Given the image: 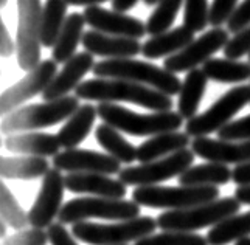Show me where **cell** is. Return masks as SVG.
<instances>
[{
    "instance_id": "obj_1",
    "label": "cell",
    "mask_w": 250,
    "mask_h": 245,
    "mask_svg": "<svg viewBox=\"0 0 250 245\" xmlns=\"http://www.w3.org/2000/svg\"><path fill=\"white\" fill-rule=\"evenodd\" d=\"M80 100L98 102H131L149 109L152 112H167L172 109L169 95L139 82L126 80H110V78H93L81 82L75 90Z\"/></svg>"
},
{
    "instance_id": "obj_2",
    "label": "cell",
    "mask_w": 250,
    "mask_h": 245,
    "mask_svg": "<svg viewBox=\"0 0 250 245\" xmlns=\"http://www.w3.org/2000/svg\"><path fill=\"white\" fill-rule=\"evenodd\" d=\"M97 110L103 122L134 137H154L163 132H174L184 124L182 115L172 110L137 113L114 102H100Z\"/></svg>"
},
{
    "instance_id": "obj_3",
    "label": "cell",
    "mask_w": 250,
    "mask_h": 245,
    "mask_svg": "<svg viewBox=\"0 0 250 245\" xmlns=\"http://www.w3.org/2000/svg\"><path fill=\"white\" fill-rule=\"evenodd\" d=\"M92 72L97 78L139 82L169 96L179 95L180 89H182V82L174 73L151 62H143V61H137L132 58L100 61L95 64Z\"/></svg>"
},
{
    "instance_id": "obj_4",
    "label": "cell",
    "mask_w": 250,
    "mask_h": 245,
    "mask_svg": "<svg viewBox=\"0 0 250 245\" xmlns=\"http://www.w3.org/2000/svg\"><path fill=\"white\" fill-rule=\"evenodd\" d=\"M80 107L78 96L67 95L55 101H44L39 104H28L13 110L2 118L0 130L3 135L21 132H31L67 121Z\"/></svg>"
},
{
    "instance_id": "obj_5",
    "label": "cell",
    "mask_w": 250,
    "mask_h": 245,
    "mask_svg": "<svg viewBox=\"0 0 250 245\" xmlns=\"http://www.w3.org/2000/svg\"><path fill=\"white\" fill-rule=\"evenodd\" d=\"M157 226V219L151 216H139L115 224L83 221L73 224L72 234L78 241L89 245H125L154 234Z\"/></svg>"
},
{
    "instance_id": "obj_6",
    "label": "cell",
    "mask_w": 250,
    "mask_h": 245,
    "mask_svg": "<svg viewBox=\"0 0 250 245\" xmlns=\"http://www.w3.org/2000/svg\"><path fill=\"white\" fill-rule=\"evenodd\" d=\"M241 204L236 197H222L185 209H172L157 217V225L163 231H189L214 226L239 213Z\"/></svg>"
},
{
    "instance_id": "obj_7",
    "label": "cell",
    "mask_w": 250,
    "mask_h": 245,
    "mask_svg": "<svg viewBox=\"0 0 250 245\" xmlns=\"http://www.w3.org/2000/svg\"><path fill=\"white\" fill-rule=\"evenodd\" d=\"M218 186H137L132 192V200L140 206L163 208L167 211L185 209L219 199Z\"/></svg>"
},
{
    "instance_id": "obj_8",
    "label": "cell",
    "mask_w": 250,
    "mask_h": 245,
    "mask_svg": "<svg viewBox=\"0 0 250 245\" xmlns=\"http://www.w3.org/2000/svg\"><path fill=\"white\" fill-rule=\"evenodd\" d=\"M140 216V205L134 200L107 199V197H78L68 200L59 211L58 221L61 224H76L89 219L104 221H129Z\"/></svg>"
},
{
    "instance_id": "obj_9",
    "label": "cell",
    "mask_w": 250,
    "mask_h": 245,
    "mask_svg": "<svg viewBox=\"0 0 250 245\" xmlns=\"http://www.w3.org/2000/svg\"><path fill=\"white\" fill-rule=\"evenodd\" d=\"M41 0H17V62L23 72L38 67L41 61Z\"/></svg>"
},
{
    "instance_id": "obj_10",
    "label": "cell",
    "mask_w": 250,
    "mask_h": 245,
    "mask_svg": "<svg viewBox=\"0 0 250 245\" xmlns=\"http://www.w3.org/2000/svg\"><path fill=\"white\" fill-rule=\"evenodd\" d=\"M249 102H250V85L243 84L233 87L227 93H224L204 113L188 120L185 124V132L194 138L207 137L213 132H219Z\"/></svg>"
},
{
    "instance_id": "obj_11",
    "label": "cell",
    "mask_w": 250,
    "mask_h": 245,
    "mask_svg": "<svg viewBox=\"0 0 250 245\" xmlns=\"http://www.w3.org/2000/svg\"><path fill=\"white\" fill-rule=\"evenodd\" d=\"M193 149H182L163 159L149 163H142L139 166H127L118 172V179L127 186H151L159 185L160 182L179 177L185 172L194 162Z\"/></svg>"
},
{
    "instance_id": "obj_12",
    "label": "cell",
    "mask_w": 250,
    "mask_h": 245,
    "mask_svg": "<svg viewBox=\"0 0 250 245\" xmlns=\"http://www.w3.org/2000/svg\"><path fill=\"white\" fill-rule=\"evenodd\" d=\"M56 75L58 62L53 59L42 61L38 67L27 72V75L21 81L8 87L0 96V113H2V117L22 107L28 100L38 96L39 93H44Z\"/></svg>"
},
{
    "instance_id": "obj_13",
    "label": "cell",
    "mask_w": 250,
    "mask_h": 245,
    "mask_svg": "<svg viewBox=\"0 0 250 245\" xmlns=\"http://www.w3.org/2000/svg\"><path fill=\"white\" fill-rule=\"evenodd\" d=\"M229 41V30L213 28L204 33L202 36L191 41L179 53L168 56L165 62H163V68H167L168 72L174 75L189 72V70L197 68V65L205 64L219 50L226 48Z\"/></svg>"
},
{
    "instance_id": "obj_14",
    "label": "cell",
    "mask_w": 250,
    "mask_h": 245,
    "mask_svg": "<svg viewBox=\"0 0 250 245\" xmlns=\"http://www.w3.org/2000/svg\"><path fill=\"white\" fill-rule=\"evenodd\" d=\"M64 189L65 177L62 176V171L56 168L50 169L42 179L39 194L30 208L28 217L31 226L45 230L51 224H55V219H58L62 208Z\"/></svg>"
},
{
    "instance_id": "obj_15",
    "label": "cell",
    "mask_w": 250,
    "mask_h": 245,
    "mask_svg": "<svg viewBox=\"0 0 250 245\" xmlns=\"http://www.w3.org/2000/svg\"><path fill=\"white\" fill-rule=\"evenodd\" d=\"M53 168L68 172H93V174H118L122 163L109 154L89 149H65L53 157Z\"/></svg>"
},
{
    "instance_id": "obj_16",
    "label": "cell",
    "mask_w": 250,
    "mask_h": 245,
    "mask_svg": "<svg viewBox=\"0 0 250 245\" xmlns=\"http://www.w3.org/2000/svg\"><path fill=\"white\" fill-rule=\"evenodd\" d=\"M83 14L92 30L112 34V36L140 39L148 33L146 23L120 11H110L101 6H87Z\"/></svg>"
},
{
    "instance_id": "obj_17",
    "label": "cell",
    "mask_w": 250,
    "mask_h": 245,
    "mask_svg": "<svg viewBox=\"0 0 250 245\" xmlns=\"http://www.w3.org/2000/svg\"><path fill=\"white\" fill-rule=\"evenodd\" d=\"M193 152L207 162L222 164H241L250 162V140L229 142V140H213L199 137L191 142Z\"/></svg>"
},
{
    "instance_id": "obj_18",
    "label": "cell",
    "mask_w": 250,
    "mask_h": 245,
    "mask_svg": "<svg viewBox=\"0 0 250 245\" xmlns=\"http://www.w3.org/2000/svg\"><path fill=\"white\" fill-rule=\"evenodd\" d=\"M95 59L93 55L89 51H81L76 53L72 59H68L64 64L62 70L59 72L50 85L42 93V100L44 101H55L59 98H64L68 95V92L76 90L83 81V78L87 75L90 70L95 67Z\"/></svg>"
},
{
    "instance_id": "obj_19",
    "label": "cell",
    "mask_w": 250,
    "mask_h": 245,
    "mask_svg": "<svg viewBox=\"0 0 250 245\" xmlns=\"http://www.w3.org/2000/svg\"><path fill=\"white\" fill-rule=\"evenodd\" d=\"M65 188L75 194L107 199H123L127 194V188L120 179L115 180L106 174L93 172H68L65 176Z\"/></svg>"
},
{
    "instance_id": "obj_20",
    "label": "cell",
    "mask_w": 250,
    "mask_h": 245,
    "mask_svg": "<svg viewBox=\"0 0 250 245\" xmlns=\"http://www.w3.org/2000/svg\"><path fill=\"white\" fill-rule=\"evenodd\" d=\"M83 47L93 56H103L106 59H125L134 58L142 53V43L139 39L112 36L97 30H90L84 33Z\"/></svg>"
},
{
    "instance_id": "obj_21",
    "label": "cell",
    "mask_w": 250,
    "mask_h": 245,
    "mask_svg": "<svg viewBox=\"0 0 250 245\" xmlns=\"http://www.w3.org/2000/svg\"><path fill=\"white\" fill-rule=\"evenodd\" d=\"M3 144L5 149L10 152L36 157H55L62 147L58 135L44 132H21L6 135Z\"/></svg>"
},
{
    "instance_id": "obj_22",
    "label": "cell",
    "mask_w": 250,
    "mask_h": 245,
    "mask_svg": "<svg viewBox=\"0 0 250 245\" xmlns=\"http://www.w3.org/2000/svg\"><path fill=\"white\" fill-rule=\"evenodd\" d=\"M189 144V135L187 132H163L146 140L137 147V160L140 163H149L163 157L187 149Z\"/></svg>"
},
{
    "instance_id": "obj_23",
    "label": "cell",
    "mask_w": 250,
    "mask_h": 245,
    "mask_svg": "<svg viewBox=\"0 0 250 245\" xmlns=\"http://www.w3.org/2000/svg\"><path fill=\"white\" fill-rule=\"evenodd\" d=\"M191 41H194V33L182 25L148 39L142 47V55L146 59L168 58L179 53Z\"/></svg>"
},
{
    "instance_id": "obj_24",
    "label": "cell",
    "mask_w": 250,
    "mask_h": 245,
    "mask_svg": "<svg viewBox=\"0 0 250 245\" xmlns=\"http://www.w3.org/2000/svg\"><path fill=\"white\" fill-rule=\"evenodd\" d=\"M97 115L98 110L92 104H83V106H80L78 110L59 129L58 138L61 146L65 147V149H75V147H78L90 134Z\"/></svg>"
},
{
    "instance_id": "obj_25",
    "label": "cell",
    "mask_w": 250,
    "mask_h": 245,
    "mask_svg": "<svg viewBox=\"0 0 250 245\" xmlns=\"http://www.w3.org/2000/svg\"><path fill=\"white\" fill-rule=\"evenodd\" d=\"M50 163L45 157L21 155L0 159V176L6 180H33L45 177Z\"/></svg>"
},
{
    "instance_id": "obj_26",
    "label": "cell",
    "mask_w": 250,
    "mask_h": 245,
    "mask_svg": "<svg viewBox=\"0 0 250 245\" xmlns=\"http://www.w3.org/2000/svg\"><path fill=\"white\" fill-rule=\"evenodd\" d=\"M84 25H87L84 14L72 13L67 16L59 38L51 50V59L56 61L58 64H65L68 59H72L76 55V48H78L80 42H83Z\"/></svg>"
},
{
    "instance_id": "obj_27",
    "label": "cell",
    "mask_w": 250,
    "mask_h": 245,
    "mask_svg": "<svg viewBox=\"0 0 250 245\" xmlns=\"http://www.w3.org/2000/svg\"><path fill=\"white\" fill-rule=\"evenodd\" d=\"M207 81L208 78L202 68L189 70L185 76L177 101V112L184 120H191L197 115V109H199L202 96L207 90Z\"/></svg>"
},
{
    "instance_id": "obj_28",
    "label": "cell",
    "mask_w": 250,
    "mask_h": 245,
    "mask_svg": "<svg viewBox=\"0 0 250 245\" xmlns=\"http://www.w3.org/2000/svg\"><path fill=\"white\" fill-rule=\"evenodd\" d=\"M231 180V169L227 164L208 162L189 166L179 176V185L184 186H221Z\"/></svg>"
},
{
    "instance_id": "obj_29",
    "label": "cell",
    "mask_w": 250,
    "mask_h": 245,
    "mask_svg": "<svg viewBox=\"0 0 250 245\" xmlns=\"http://www.w3.org/2000/svg\"><path fill=\"white\" fill-rule=\"evenodd\" d=\"M202 70L208 80L222 84H238L250 80V62L238 59L211 58L204 64Z\"/></svg>"
},
{
    "instance_id": "obj_30",
    "label": "cell",
    "mask_w": 250,
    "mask_h": 245,
    "mask_svg": "<svg viewBox=\"0 0 250 245\" xmlns=\"http://www.w3.org/2000/svg\"><path fill=\"white\" fill-rule=\"evenodd\" d=\"M95 137L100 146L106 151V154L112 155L120 163L131 164L137 160V147L129 143L127 140L120 134V130L112 127L107 122H103L95 130Z\"/></svg>"
},
{
    "instance_id": "obj_31",
    "label": "cell",
    "mask_w": 250,
    "mask_h": 245,
    "mask_svg": "<svg viewBox=\"0 0 250 245\" xmlns=\"http://www.w3.org/2000/svg\"><path fill=\"white\" fill-rule=\"evenodd\" d=\"M65 20H67L65 0H47L44 10H42V23H41L42 47L45 48L55 47Z\"/></svg>"
},
{
    "instance_id": "obj_32",
    "label": "cell",
    "mask_w": 250,
    "mask_h": 245,
    "mask_svg": "<svg viewBox=\"0 0 250 245\" xmlns=\"http://www.w3.org/2000/svg\"><path fill=\"white\" fill-rule=\"evenodd\" d=\"M250 234V211L243 214H235L218 225L211 226L207 234V241L210 245H229L236 242L241 238Z\"/></svg>"
},
{
    "instance_id": "obj_33",
    "label": "cell",
    "mask_w": 250,
    "mask_h": 245,
    "mask_svg": "<svg viewBox=\"0 0 250 245\" xmlns=\"http://www.w3.org/2000/svg\"><path fill=\"white\" fill-rule=\"evenodd\" d=\"M0 216H2V221H5L6 225L16 231L27 228L30 224L28 213H25V209L16 200L13 192L8 189L5 182L0 183Z\"/></svg>"
},
{
    "instance_id": "obj_34",
    "label": "cell",
    "mask_w": 250,
    "mask_h": 245,
    "mask_svg": "<svg viewBox=\"0 0 250 245\" xmlns=\"http://www.w3.org/2000/svg\"><path fill=\"white\" fill-rule=\"evenodd\" d=\"M185 0H160L156 5V10L149 16L146 22V31L151 36H157L168 30H171V25L174 23L176 16L180 10V6Z\"/></svg>"
},
{
    "instance_id": "obj_35",
    "label": "cell",
    "mask_w": 250,
    "mask_h": 245,
    "mask_svg": "<svg viewBox=\"0 0 250 245\" xmlns=\"http://www.w3.org/2000/svg\"><path fill=\"white\" fill-rule=\"evenodd\" d=\"M134 245H210L207 238L189 231H163L146 236Z\"/></svg>"
},
{
    "instance_id": "obj_36",
    "label": "cell",
    "mask_w": 250,
    "mask_h": 245,
    "mask_svg": "<svg viewBox=\"0 0 250 245\" xmlns=\"http://www.w3.org/2000/svg\"><path fill=\"white\" fill-rule=\"evenodd\" d=\"M184 5V27L193 33L204 31V28L208 25V0H185Z\"/></svg>"
},
{
    "instance_id": "obj_37",
    "label": "cell",
    "mask_w": 250,
    "mask_h": 245,
    "mask_svg": "<svg viewBox=\"0 0 250 245\" xmlns=\"http://www.w3.org/2000/svg\"><path fill=\"white\" fill-rule=\"evenodd\" d=\"M48 242V233L44 228H36V226L16 231L3 239V245H47Z\"/></svg>"
},
{
    "instance_id": "obj_38",
    "label": "cell",
    "mask_w": 250,
    "mask_h": 245,
    "mask_svg": "<svg viewBox=\"0 0 250 245\" xmlns=\"http://www.w3.org/2000/svg\"><path fill=\"white\" fill-rule=\"evenodd\" d=\"M239 0H213L208 14V25L213 28H221V25L229 23L235 14Z\"/></svg>"
},
{
    "instance_id": "obj_39",
    "label": "cell",
    "mask_w": 250,
    "mask_h": 245,
    "mask_svg": "<svg viewBox=\"0 0 250 245\" xmlns=\"http://www.w3.org/2000/svg\"><path fill=\"white\" fill-rule=\"evenodd\" d=\"M222 51L229 59H239L244 55H250V25L236 33L233 38H230Z\"/></svg>"
},
{
    "instance_id": "obj_40",
    "label": "cell",
    "mask_w": 250,
    "mask_h": 245,
    "mask_svg": "<svg viewBox=\"0 0 250 245\" xmlns=\"http://www.w3.org/2000/svg\"><path fill=\"white\" fill-rule=\"evenodd\" d=\"M218 138L229 140V142L250 140V115L230 121L227 126H224L218 132Z\"/></svg>"
},
{
    "instance_id": "obj_41",
    "label": "cell",
    "mask_w": 250,
    "mask_h": 245,
    "mask_svg": "<svg viewBox=\"0 0 250 245\" xmlns=\"http://www.w3.org/2000/svg\"><path fill=\"white\" fill-rule=\"evenodd\" d=\"M247 25H250V0H243L229 20V33L236 34L241 30H244Z\"/></svg>"
},
{
    "instance_id": "obj_42",
    "label": "cell",
    "mask_w": 250,
    "mask_h": 245,
    "mask_svg": "<svg viewBox=\"0 0 250 245\" xmlns=\"http://www.w3.org/2000/svg\"><path fill=\"white\" fill-rule=\"evenodd\" d=\"M47 233H48V241L51 245H78L75 241L76 238L73 234H70V231H67L64 224L61 222L51 224L47 228Z\"/></svg>"
},
{
    "instance_id": "obj_43",
    "label": "cell",
    "mask_w": 250,
    "mask_h": 245,
    "mask_svg": "<svg viewBox=\"0 0 250 245\" xmlns=\"http://www.w3.org/2000/svg\"><path fill=\"white\" fill-rule=\"evenodd\" d=\"M14 51H17V45L10 36L3 22H0V55L2 58H10Z\"/></svg>"
},
{
    "instance_id": "obj_44",
    "label": "cell",
    "mask_w": 250,
    "mask_h": 245,
    "mask_svg": "<svg viewBox=\"0 0 250 245\" xmlns=\"http://www.w3.org/2000/svg\"><path fill=\"white\" fill-rule=\"evenodd\" d=\"M231 182L238 186H250V162L236 164V168L231 169Z\"/></svg>"
},
{
    "instance_id": "obj_45",
    "label": "cell",
    "mask_w": 250,
    "mask_h": 245,
    "mask_svg": "<svg viewBox=\"0 0 250 245\" xmlns=\"http://www.w3.org/2000/svg\"><path fill=\"white\" fill-rule=\"evenodd\" d=\"M137 2L139 0H112V8H114V11L126 13L129 10H132L137 5Z\"/></svg>"
},
{
    "instance_id": "obj_46",
    "label": "cell",
    "mask_w": 250,
    "mask_h": 245,
    "mask_svg": "<svg viewBox=\"0 0 250 245\" xmlns=\"http://www.w3.org/2000/svg\"><path fill=\"white\" fill-rule=\"evenodd\" d=\"M235 197L241 205H250V186H238Z\"/></svg>"
},
{
    "instance_id": "obj_47",
    "label": "cell",
    "mask_w": 250,
    "mask_h": 245,
    "mask_svg": "<svg viewBox=\"0 0 250 245\" xmlns=\"http://www.w3.org/2000/svg\"><path fill=\"white\" fill-rule=\"evenodd\" d=\"M67 5H73V6H100L101 3H106L109 0H65ZM112 2V0H110Z\"/></svg>"
},
{
    "instance_id": "obj_48",
    "label": "cell",
    "mask_w": 250,
    "mask_h": 245,
    "mask_svg": "<svg viewBox=\"0 0 250 245\" xmlns=\"http://www.w3.org/2000/svg\"><path fill=\"white\" fill-rule=\"evenodd\" d=\"M0 236H2V239L6 238V222L5 221H0Z\"/></svg>"
},
{
    "instance_id": "obj_49",
    "label": "cell",
    "mask_w": 250,
    "mask_h": 245,
    "mask_svg": "<svg viewBox=\"0 0 250 245\" xmlns=\"http://www.w3.org/2000/svg\"><path fill=\"white\" fill-rule=\"evenodd\" d=\"M235 245H250V238H249V236H246V238H241V239L236 241Z\"/></svg>"
},
{
    "instance_id": "obj_50",
    "label": "cell",
    "mask_w": 250,
    "mask_h": 245,
    "mask_svg": "<svg viewBox=\"0 0 250 245\" xmlns=\"http://www.w3.org/2000/svg\"><path fill=\"white\" fill-rule=\"evenodd\" d=\"M143 2L146 3V5H157L160 0H143Z\"/></svg>"
},
{
    "instance_id": "obj_51",
    "label": "cell",
    "mask_w": 250,
    "mask_h": 245,
    "mask_svg": "<svg viewBox=\"0 0 250 245\" xmlns=\"http://www.w3.org/2000/svg\"><path fill=\"white\" fill-rule=\"evenodd\" d=\"M6 2H8V0H0V6H2V8H3V6L6 5Z\"/></svg>"
},
{
    "instance_id": "obj_52",
    "label": "cell",
    "mask_w": 250,
    "mask_h": 245,
    "mask_svg": "<svg viewBox=\"0 0 250 245\" xmlns=\"http://www.w3.org/2000/svg\"><path fill=\"white\" fill-rule=\"evenodd\" d=\"M249 62H250V55H249Z\"/></svg>"
},
{
    "instance_id": "obj_53",
    "label": "cell",
    "mask_w": 250,
    "mask_h": 245,
    "mask_svg": "<svg viewBox=\"0 0 250 245\" xmlns=\"http://www.w3.org/2000/svg\"><path fill=\"white\" fill-rule=\"evenodd\" d=\"M125 245H126V244H125Z\"/></svg>"
}]
</instances>
